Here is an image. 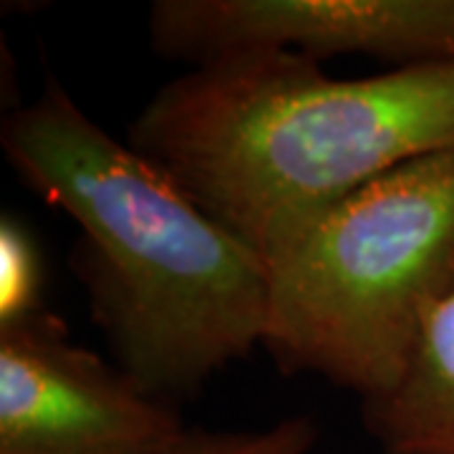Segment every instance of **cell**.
<instances>
[{"instance_id": "3957f363", "label": "cell", "mask_w": 454, "mask_h": 454, "mask_svg": "<svg viewBox=\"0 0 454 454\" xmlns=\"http://www.w3.org/2000/svg\"><path fill=\"white\" fill-rule=\"evenodd\" d=\"M262 346L364 404L402 384L454 293V149L346 197L265 260Z\"/></svg>"}, {"instance_id": "7a4b0ae2", "label": "cell", "mask_w": 454, "mask_h": 454, "mask_svg": "<svg viewBox=\"0 0 454 454\" xmlns=\"http://www.w3.org/2000/svg\"><path fill=\"white\" fill-rule=\"evenodd\" d=\"M129 142L268 260L396 167L454 149V61L333 79L250 51L164 83Z\"/></svg>"}, {"instance_id": "6da1fadb", "label": "cell", "mask_w": 454, "mask_h": 454, "mask_svg": "<svg viewBox=\"0 0 454 454\" xmlns=\"http://www.w3.org/2000/svg\"><path fill=\"white\" fill-rule=\"evenodd\" d=\"M0 146L23 184L82 230L71 260L91 318L146 394L190 399L262 346L265 260L53 76L3 119Z\"/></svg>"}, {"instance_id": "5b68a950", "label": "cell", "mask_w": 454, "mask_h": 454, "mask_svg": "<svg viewBox=\"0 0 454 454\" xmlns=\"http://www.w3.org/2000/svg\"><path fill=\"white\" fill-rule=\"evenodd\" d=\"M149 43L190 66L276 51L394 68L454 61V0H154Z\"/></svg>"}, {"instance_id": "8992f818", "label": "cell", "mask_w": 454, "mask_h": 454, "mask_svg": "<svg viewBox=\"0 0 454 454\" xmlns=\"http://www.w3.org/2000/svg\"><path fill=\"white\" fill-rule=\"evenodd\" d=\"M361 411L384 454H454V293L432 316L402 384Z\"/></svg>"}, {"instance_id": "52a82bcc", "label": "cell", "mask_w": 454, "mask_h": 454, "mask_svg": "<svg viewBox=\"0 0 454 454\" xmlns=\"http://www.w3.org/2000/svg\"><path fill=\"white\" fill-rule=\"evenodd\" d=\"M43 310V262L28 225L0 217V328L31 321Z\"/></svg>"}, {"instance_id": "277c9868", "label": "cell", "mask_w": 454, "mask_h": 454, "mask_svg": "<svg viewBox=\"0 0 454 454\" xmlns=\"http://www.w3.org/2000/svg\"><path fill=\"white\" fill-rule=\"evenodd\" d=\"M190 429L41 313L0 328V454H179Z\"/></svg>"}, {"instance_id": "ba28073f", "label": "cell", "mask_w": 454, "mask_h": 454, "mask_svg": "<svg viewBox=\"0 0 454 454\" xmlns=\"http://www.w3.org/2000/svg\"><path fill=\"white\" fill-rule=\"evenodd\" d=\"M316 439L309 417H288L260 432H190L179 454H309Z\"/></svg>"}]
</instances>
